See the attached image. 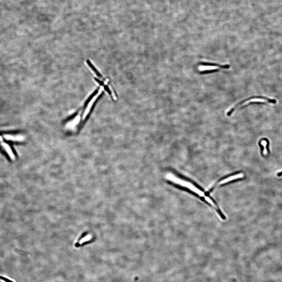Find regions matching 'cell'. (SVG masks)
<instances>
[{
  "instance_id": "30bf717a",
  "label": "cell",
  "mask_w": 282,
  "mask_h": 282,
  "mask_svg": "<svg viewBox=\"0 0 282 282\" xmlns=\"http://www.w3.org/2000/svg\"><path fill=\"white\" fill-rule=\"evenodd\" d=\"M0 279H1V280H3L4 281L6 282H14L11 281V280H8V279L5 278V277H2V276H0Z\"/></svg>"
},
{
  "instance_id": "3957f363",
  "label": "cell",
  "mask_w": 282,
  "mask_h": 282,
  "mask_svg": "<svg viewBox=\"0 0 282 282\" xmlns=\"http://www.w3.org/2000/svg\"><path fill=\"white\" fill-rule=\"evenodd\" d=\"M244 177V174L243 173H239L235 174L233 176H230L228 177V178L222 180L219 183V185H222L226 184L230 181H233L234 180L242 178Z\"/></svg>"
},
{
  "instance_id": "52a82bcc",
  "label": "cell",
  "mask_w": 282,
  "mask_h": 282,
  "mask_svg": "<svg viewBox=\"0 0 282 282\" xmlns=\"http://www.w3.org/2000/svg\"><path fill=\"white\" fill-rule=\"evenodd\" d=\"M200 64V65H202L214 66L216 67L222 68V69H228L230 68V65H222L217 64L209 63V62H201Z\"/></svg>"
},
{
  "instance_id": "9c48e42d",
  "label": "cell",
  "mask_w": 282,
  "mask_h": 282,
  "mask_svg": "<svg viewBox=\"0 0 282 282\" xmlns=\"http://www.w3.org/2000/svg\"><path fill=\"white\" fill-rule=\"evenodd\" d=\"M261 145L264 148L263 151V154L264 155H267V153H268L267 147H266L267 145V142L265 140H263L261 141Z\"/></svg>"
},
{
  "instance_id": "6da1fadb",
  "label": "cell",
  "mask_w": 282,
  "mask_h": 282,
  "mask_svg": "<svg viewBox=\"0 0 282 282\" xmlns=\"http://www.w3.org/2000/svg\"><path fill=\"white\" fill-rule=\"evenodd\" d=\"M166 178L168 181H171V182L178 185L181 186V187L188 189H189L192 190V191L198 194L199 195L202 196V197H204L205 196L204 193L202 192L201 190L197 189V187L193 185L191 183L186 181L185 180L181 179V178L177 177L173 174L171 173H168L166 175Z\"/></svg>"
},
{
  "instance_id": "8fae6325",
  "label": "cell",
  "mask_w": 282,
  "mask_h": 282,
  "mask_svg": "<svg viewBox=\"0 0 282 282\" xmlns=\"http://www.w3.org/2000/svg\"><path fill=\"white\" fill-rule=\"evenodd\" d=\"M2 137H1V136H0V141H1V142H2Z\"/></svg>"
},
{
  "instance_id": "8992f818",
  "label": "cell",
  "mask_w": 282,
  "mask_h": 282,
  "mask_svg": "<svg viewBox=\"0 0 282 282\" xmlns=\"http://www.w3.org/2000/svg\"><path fill=\"white\" fill-rule=\"evenodd\" d=\"M86 62L87 64H88V65H89V66L90 68L92 70L93 72L95 73L97 77H98L99 78H102L104 81H106V79H105L104 77H103L102 75L99 72L98 70H97L96 69V68L94 66V65L92 63H91L89 60H87Z\"/></svg>"
},
{
  "instance_id": "277c9868",
  "label": "cell",
  "mask_w": 282,
  "mask_h": 282,
  "mask_svg": "<svg viewBox=\"0 0 282 282\" xmlns=\"http://www.w3.org/2000/svg\"><path fill=\"white\" fill-rule=\"evenodd\" d=\"M1 145L3 149L8 154L11 159L13 160L15 159V156L14 152H13L12 149H11L10 145H8V144L5 143V142H2L1 143Z\"/></svg>"
},
{
  "instance_id": "ba28073f",
  "label": "cell",
  "mask_w": 282,
  "mask_h": 282,
  "mask_svg": "<svg viewBox=\"0 0 282 282\" xmlns=\"http://www.w3.org/2000/svg\"><path fill=\"white\" fill-rule=\"evenodd\" d=\"M94 79H95V81L99 84L100 86L104 87V90L108 93L109 95L110 96L113 97V94L112 93L111 91H110L108 85H106V84H104V82L101 81V80L98 79V78H94Z\"/></svg>"
},
{
  "instance_id": "7a4b0ae2",
  "label": "cell",
  "mask_w": 282,
  "mask_h": 282,
  "mask_svg": "<svg viewBox=\"0 0 282 282\" xmlns=\"http://www.w3.org/2000/svg\"><path fill=\"white\" fill-rule=\"evenodd\" d=\"M270 102V100H269L267 99H266L265 98H254L250 99L249 100H247L244 102L241 103V104L238 105L236 107H235L232 110H231L230 111L229 113V114H230L232 112H233L234 110H235V109L238 108V107H243L244 106L247 105L248 104H250L251 103L253 102Z\"/></svg>"
},
{
  "instance_id": "5b68a950",
  "label": "cell",
  "mask_w": 282,
  "mask_h": 282,
  "mask_svg": "<svg viewBox=\"0 0 282 282\" xmlns=\"http://www.w3.org/2000/svg\"><path fill=\"white\" fill-rule=\"evenodd\" d=\"M4 139L7 140L13 141V142H22L24 140V137L21 135H4Z\"/></svg>"
}]
</instances>
